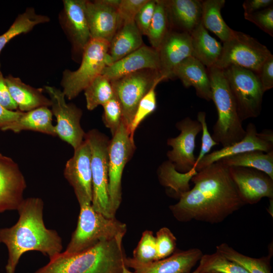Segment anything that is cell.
<instances>
[{"mask_svg": "<svg viewBox=\"0 0 273 273\" xmlns=\"http://www.w3.org/2000/svg\"><path fill=\"white\" fill-rule=\"evenodd\" d=\"M191 180L193 188L181 193L178 202L169 206L173 216L180 222L219 223L245 205L229 167L220 160L198 171Z\"/></svg>", "mask_w": 273, "mask_h": 273, "instance_id": "1", "label": "cell"}, {"mask_svg": "<svg viewBox=\"0 0 273 273\" xmlns=\"http://www.w3.org/2000/svg\"><path fill=\"white\" fill-rule=\"evenodd\" d=\"M17 210L19 219L10 228L0 229V241L7 246V273H15L25 252L36 251L50 259L62 252V241L58 233L46 228L43 217V202L38 197L24 199Z\"/></svg>", "mask_w": 273, "mask_h": 273, "instance_id": "2", "label": "cell"}, {"mask_svg": "<svg viewBox=\"0 0 273 273\" xmlns=\"http://www.w3.org/2000/svg\"><path fill=\"white\" fill-rule=\"evenodd\" d=\"M124 236L102 241L77 254L62 252L34 273H122L127 257L122 245Z\"/></svg>", "mask_w": 273, "mask_h": 273, "instance_id": "3", "label": "cell"}, {"mask_svg": "<svg viewBox=\"0 0 273 273\" xmlns=\"http://www.w3.org/2000/svg\"><path fill=\"white\" fill-rule=\"evenodd\" d=\"M210 79L212 100L217 112V119L211 135L223 147L241 141L246 133L235 102L223 71L215 66L206 68Z\"/></svg>", "mask_w": 273, "mask_h": 273, "instance_id": "4", "label": "cell"}, {"mask_svg": "<svg viewBox=\"0 0 273 273\" xmlns=\"http://www.w3.org/2000/svg\"><path fill=\"white\" fill-rule=\"evenodd\" d=\"M77 226L63 252L72 255L86 251L99 243L125 235V223L115 218H108L94 209L91 203L79 205Z\"/></svg>", "mask_w": 273, "mask_h": 273, "instance_id": "5", "label": "cell"}, {"mask_svg": "<svg viewBox=\"0 0 273 273\" xmlns=\"http://www.w3.org/2000/svg\"><path fill=\"white\" fill-rule=\"evenodd\" d=\"M84 140L88 143L91 152L92 206L106 217L115 218L108 192V152L110 140L96 129L85 133Z\"/></svg>", "mask_w": 273, "mask_h": 273, "instance_id": "6", "label": "cell"}, {"mask_svg": "<svg viewBox=\"0 0 273 273\" xmlns=\"http://www.w3.org/2000/svg\"><path fill=\"white\" fill-rule=\"evenodd\" d=\"M109 42L92 39L85 48L79 68L75 71L66 69L63 72L61 85L65 98H76L106 66V58Z\"/></svg>", "mask_w": 273, "mask_h": 273, "instance_id": "7", "label": "cell"}, {"mask_svg": "<svg viewBox=\"0 0 273 273\" xmlns=\"http://www.w3.org/2000/svg\"><path fill=\"white\" fill-rule=\"evenodd\" d=\"M223 71L241 120L259 116L264 92L256 74L235 65Z\"/></svg>", "mask_w": 273, "mask_h": 273, "instance_id": "8", "label": "cell"}, {"mask_svg": "<svg viewBox=\"0 0 273 273\" xmlns=\"http://www.w3.org/2000/svg\"><path fill=\"white\" fill-rule=\"evenodd\" d=\"M159 71L143 69L111 81L122 109V122L129 133L130 127L142 99L155 84L165 80Z\"/></svg>", "mask_w": 273, "mask_h": 273, "instance_id": "9", "label": "cell"}, {"mask_svg": "<svg viewBox=\"0 0 273 273\" xmlns=\"http://www.w3.org/2000/svg\"><path fill=\"white\" fill-rule=\"evenodd\" d=\"M271 55L268 48L254 37L233 30L230 37L223 42L220 56L214 66L223 70L235 65L256 74Z\"/></svg>", "mask_w": 273, "mask_h": 273, "instance_id": "10", "label": "cell"}, {"mask_svg": "<svg viewBox=\"0 0 273 273\" xmlns=\"http://www.w3.org/2000/svg\"><path fill=\"white\" fill-rule=\"evenodd\" d=\"M135 149L134 141L130 139L129 133L122 121L110 141L108 152V192L112 210L115 214L121 202L123 170Z\"/></svg>", "mask_w": 273, "mask_h": 273, "instance_id": "11", "label": "cell"}, {"mask_svg": "<svg viewBox=\"0 0 273 273\" xmlns=\"http://www.w3.org/2000/svg\"><path fill=\"white\" fill-rule=\"evenodd\" d=\"M44 90L49 96L51 111L56 118L57 136L76 149L83 142L85 135L80 125L82 110L73 103H67L60 89L47 85Z\"/></svg>", "mask_w": 273, "mask_h": 273, "instance_id": "12", "label": "cell"}, {"mask_svg": "<svg viewBox=\"0 0 273 273\" xmlns=\"http://www.w3.org/2000/svg\"><path fill=\"white\" fill-rule=\"evenodd\" d=\"M86 0H64L59 20L71 45L72 58L81 61L83 51L92 39L85 13Z\"/></svg>", "mask_w": 273, "mask_h": 273, "instance_id": "13", "label": "cell"}, {"mask_svg": "<svg viewBox=\"0 0 273 273\" xmlns=\"http://www.w3.org/2000/svg\"><path fill=\"white\" fill-rule=\"evenodd\" d=\"M176 127L180 132L176 137L168 139L167 144L172 147V150L167 152V156L176 170L187 173L194 167L196 160L194 155L196 138L202 127L197 120L189 117L177 122Z\"/></svg>", "mask_w": 273, "mask_h": 273, "instance_id": "14", "label": "cell"}, {"mask_svg": "<svg viewBox=\"0 0 273 273\" xmlns=\"http://www.w3.org/2000/svg\"><path fill=\"white\" fill-rule=\"evenodd\" d=\"M64 175L72 187L79 204L91 203L93 198L91 152L84 140L65 164Z\"/></svg>", "mask_w": 273, "mask_h": 273, "instance_id": "15", "label": "cell"}, {"mask_svg": "<svg viewBox=\"0 0 273 273\" xmlns=\"http://www.w3.org/2000/svg\"><path fill=\"white\" fill-rule=\"evenodd\" d=\"M120 0L86 1L85 13L92 39L110 43L119 28L117 9Z\"/></svg>", "mask_w": 273, "mask_h": 273, "instance_id": "16", "label": "cell"}, {"mask_svg": "<svg viewBox=\"0 0 273 273\" xmlns=\"http://www.w3.org/2000/svg\"><path fill=\"white\" fill-rule=\"evenodd\" d=\"M240 197L245 204H254L264 197L273 198V179L264 172L249 167H229Z\"/></svg>", "mask_w": 273, "mask_h": 273, "instance_id": "17", "label": "cell"}, {"mask_svg": "<svg viewBox=\"0 0 273 273\" xmlns=\"http://www.w3.org/2000/svg\"><path fill=\"white\" fill-rule=\"evenodd\" d=\"M27 185L18 164L0 153V213L17 210Z\"/></svg>", "mask_w": 273, "mask_h": 273, "instance_id": "18", "label": "cell"}, {"mask_svg": "<svg viewBox=\"0 0 273 273\" xmlns=\"http://www.w3.org/2000/svg\"><path fill=\"white\" fill-rule=\"evenodd\" d=\"M203 255L198 248L175 251L169 256L148 263H141L126 257L125 265L134 273H189Z\"/></svg>", "mask_w": 273, "mask_h": 273, "instance_id": "19", "label": "cell"}, {"mask_svg": "<svg viewBox=\"0 0 273 273\" xmlns=\"http://www.w3.org/2000/svg\"><path fill=\"white\" fill-rule=\"evenodd\" d=\"M160 72L165 79H171L174 68L185 59L192 56L191 35L170 30L157 50Z\"/></svg>", "mask_w": 273, "mask_h": 273, "instance_id": "20", "label": "cell"}, {"mask_svg": "<svg viewBox=\"0 0 273 273\" xmlns=\"http://www.w3.org/2000/svg\"><path fill=\"white\" fill-rule=\"evenodd\" d=\"M160 71L158 51L144 44L140 48L120 60L106 66L101 74L112 81L143 69Z\"/></svg>", "mask_w": 273, "mask_h": 273, "instance_id": "21", "label": "cell"}, {"mask_svg": "<svg viewBox=\"0 0 273 273\" xmlns=\"http://www.w3.org/2000/svg\"><path fill=\"white\" fill-rule=\"evenodd\" d=\"M245 131L244 137L239 142L205 155L196 166V171L198 172L225 157L251 151L258 150L266 153L273 151V143L264 141L258 136L254 123H248Z\"/></svg>", "mask_w": 273, "mask_h": 273, "instance_id": "22", "label": "cell"}, {"mask_svg": "<svg viewBox=\"0 0 273 273\" xmlns=\"http://www.w3.org/2000/svg\"><path fill=\"white\" fill-rule=\"evenodd\" d=\"M200 0H165L171 30L190 34L201 22Z\"/></svg>", "mask_w": 273, "mask_h": 273, "instance_id": "23", "label": "cell"}, {"mask_svg": "<svg viewBox=\"0 0 273 273\" xmlns=\"http://www.w3.org/2000/svg\"><path fill=\"white\" fill-rule=\"evenodd\" d=\"M177 77L186 88L193 87L197 96L207 101L212 100L210 79L206 67L192 56L180 62L173 70L172 78Z\"/></svg>", "mask_w": 273, "mask_h": 273, "instance_id": "24", "label": "cell"}, {"mask_svg": "<svg viewBox=\"0 0 273 273\" xmlns=\"http://www.w3.org/2000/svg\"><path fill=\"white\" fill-rule=\"evenodd\" d=\"M142 36L134 21L121 24L110 42L106 58V66L142 47L144 44Z\"/></svg>", "mask_w": 273, "mask_h": 273, "instance_id": "25", "label": "cell"}, {"mask_svg": "<svg viewBox=\"0 0 273 273\" xmlns=\"http://www.w3.org/2000/svg\"><path fill=\"white\" fill-rule=\"evenodd\" d=\"M11 96L19 111L26 112L41 107H50L51 101L42 94L41 88L24 83L20 78L10 74L5 77Z\"/></svg>", "mask_w": 273, "mask_h": 273, "instance_id": "26", "label": "cell"}, {"mask_svg": "<svg viewBox=\"0 0 273 273\" xmlns=\"http://www.w3.org/2000/svg\"><path fill=\"white\" fill-rule=\"evenodd\" d=\"M53 113L48 107H41L22 112L13 122L1 130L19 133L23 130H31L56 136L55 125L53 124Z\"/></svg>", "mask_w": 273, "mask_h": 273, "instance_id": "27", "label": "cell"}, {"mask_svg": "<svg viewBox=\"0 0 273 273\" xmlns=\"http://www.w3.org/2000/svg\"><path fill=\"white\" fill-rule=\"evenodd\" d=\"M190 35L192 56L206 68L215 66L221 53V44L209 34L201 22Z\"/></svg>", "mask_w": 273, "mask_h": 273, "instance_id": "28", "label": "cell"}, {"mask_svg": "<svg viewBox=\"0 0 273 273\" xmlns=\"http://www.w3.org/2000/svg\"><path fill=\"white\" fill-rule=\"evenodd\" d=\"M225 3L224 0H205L202 3L201 23L204 28L214 33L222 42L226 41L233 31L225 22L221 10Z\"/></svg>", "mask_w": 273, "mask_h": 273, "instance_id": "29", "label": "cell"}, {"mask_svg": "<svg viewBox=\"0 0 273 273\" xmlns=\"http://www.w3.org/2000/svg\"><path fill=\"white\" fill-rule=\"evenodd\" d=\"M220 161L228 167H245L261 171L273 179V151L267 153L258 150L248 151Z\"/></svg>", "mask_w": 273, "mask_h": 273, "instance_id": "30", "label": "cell"}, {"mask_svg": "<svg viewBox=\"0 0 273 273\" xmlns=\"http://www.w3.org/2000/svg\"><path fill=\"white\" fill-rule=\"evenodd\" d=\"M49 21L48 16L37 14L33 8H27L23 13L17 16L10 28L0 35V53L8 42L15 36L27 33L35 26Z\"/></svg>", "mask_w": 273, "mask_h": 273, "instance_id": "31", "label": "cell"}, {"mask_svg": "<svg viewBox=\"0 0 273 273\" xmlns=\"http://www.w3.org/2000/svg\"><path fill=\"white\" fill-rule=\"evenodd\" d=\"M216 249V251L241 265L249 273H271L270 258L268 257H249L238 252L225 243L217 246Z\"/></svg>", "mask_w": 273, "mask_h": 273, "instance_id": "32", "label": "cell"}, {"mask_svg": "<svg viewBox=\"0 0 273 273\" xmlns=\"http://www.w3.org/2000/svg\"><path fill=\"white\" fill-rule=\"evenodd\" d=\"M170 30L165 0H156L154 15L146 35L151 47L157 50Z\"/></svg>", "mask_w": 273, "mask_h": 273, "instance_id": "33", "label": "cell"}, {"mask_svg": "<svg viewBox=\"0 0 273 273\" xmlns=\"http://www.w3.org/2000/svg\"><path fill=\"white\" fill-rule=\"evenodd\" d=\"M84 91L86 108L89 110L103 106L115 96L110 80L102 74L96 77Z\"/></svg>", "mask_w": 273, "mask_h": 273, "instance_id": "34", "label": "cell"}, {"mask_svg": "<svg viewBox=\"0 0 273 273\" xmlns=\"http://www.w3.org/2000/svg\"><path fill=\"white\" fill-rule=\"evenodd\" d=\"M160 183L170 187L178 196L190 190L189 181L197 171L194 168L187 173H180L175 169L173 164L169 161L164 162L159 168Z\"/></svg>", "mask_w": 273, "mask_h": 273, "instance_id": "35", "label": "cell"}, {"mask_svg": "<svg viewBox=\"0 0 273 273\" xmlns=\"http://www.w3.org/2000/svg\"><path fill=\"white\" fill-rule=\"evenodd\" d=\"M197 269L200 273H249L243 267L218 252L203 254Z\"/></svg>", "mask_w": 273, "mask_h": 273, "instance_id": "36", "label": "cell"}, {"mask_svg": "<svg viewBox=\"0 0 273 273\" xmlns=\"http://www.w3.org/2000/svg\"><path fill=\"white\" fill-rule=\"evenodd\" d=\"M158 84L154 85L140 102L130 129V139L133 141L134 132L140 123L150 114L153 113L157 106L155 88Z\"/></svg>", "mask_w": 273, "mask_h": 273, "instance_id": "37", "label": "cell"}, {"mask_svg": "<svg viewBox=\"0 0 273 273\" xmlns=\"http://www.w3.org/2000/svg\"><path fill=\"white\" fill-rule=\"evenodd\" d=\"M155 237L149 230L143 232L142 237L133 252V257L136 261L148 263L156 260Z\"/></svg>", "mask_w": 273, "mask_h": 273, "instance_id": "38", "label": "cell"}, {"mask_svg": "<svg viewBox=\"0 0 273 273\" xmlns=\"http://www.w3.org/2000/svg\"><path fill=\"white\" fill-rule=\"evenodd\" d=\"M104 112L103 121L105 125L110 129L113 136L122 121L121 105L115 96L102 106Z\"/></svg>", "mask_w": 273, "mask_h": 273, "instance_id": "39", "label": "cell"}, {"mask_svg": "<svg viewBox=\"0 0 273 273\" xmlns=\"http://www.w3.org/2000/svg\"><path fill=\"white\" fill-rule=\"evenodd\" d=\"M156 260L166 258L174 253L176 245V239L167 228L160 229L155 237Z\"/></svg>", "mask_w": 273, "mask_h": 273, "instance_id": "40", "label": "cell"}, {"mask_svg": "<svg viewBox=\"0 0 273 273\" xmlns=\"http://www.w3.org/2000/svg\"><path fill=\"white\" fill-rule=\"evenodd\" d=\"M246 20L254 23L263 31L273 36V6L257 12L244 14Z\"/></svg>", "mask_w": 273, "mask_h": 273, "instance_id": "41", "label": "cell"}, {"mask_svg": "<svg viewBox=\"0 0 273 273\" xmlns=\"http://www.w3.org/2000/svg\"><path fill=\"white\" fill-rule=\"evenodd\" d=\"M197 120L201 124L202 135L201 138V145L199 154L196 158V162L193 168L196 166L200 160L207 154L209 153L211 148L219 145L213 139L210 135L206 122V114L204 111H200L197 114Z\"/></svg>", "mask_w": 273, "mask_h": 273, "instance_id": "42", "label": "cell"}, {"mask_svg": "<svg viewBox=\"0 0 273 273\" xmlns=\"http://www.w3.org/2000/svg\"><path fill=\"white\" fill-rule=\"evenodd\" d=\"M148 1L120 0L117 9L120 26L124 23L134 21L138 13Z\"/></svg>", "mask_w": 273, "mask_h": 273, "instance_id": "43", "label": "cell"}, {"mask_svg": "<svg viewBox=\"0 0 273 273\" xmlns=\"http://www.w3.org/2000/svg\"><path fill=\"white\" fill-rule=\"evenodd\" d=\"M156 0H148L136 14L134 21L143 35H147L154 15Z\"/></svg>", "mask_w": 273, "mask_h": 273, "instance_id": "44", "label": "cell"}, {"mask_svg": "<svg viewBox=\"0 0 273 273\" xmlns=\"http://www.w3.org/2000/svg\"><path fill=\"white\" fill-rule=\"evenodd\" d=\"M264 92L273 87V55L269 56L256 73Z\"/></svg>", "mask_w": 273, "mask_h": 273, "instance_id": "45", "label": "cell"}, {"mask_svg": "<svg viewBox=\"0 0 273 273\" xmlns=\"http://www.w3.org/2000/svg\"><path fill=\"white\" fill-rule=\"evenodd\" d=\"M0 105L5 109L15 111L18 107L12 99L1 69L0 64Z\"/></svg>", "mask_w": 273, "mask_h": 273, "instance_id": "46", "label": "cell"}, {"mask_svg": "<svg viewBox=\"0 0 273 273\" xmlns=\"http://www.w3.org/2000/svg\"><path fill=\"white\" fill-rule=\"evenodd\" d=\"M272 0H246L242 6L244 14H251L272 5Z\"/></svg>", "mask_w": 273, "mask_h": 273, "instance_id": "47", "label": "cell"}, {"mask_svg": "<svg viewBox=\"0 0 273 273\" xmlns=\"http://www.w3.org/2000/svg\"><path fill=\"white\" fill-rule=\"evenodd\" d=\"M22 112L19 110H7L0 105V129L16 120Z\"/></svg>", "mask_w": 273, "mask_h": 273, "instance_id": "48", "label": "cell"}, {"mask_svg": "<svg viewBox=\"0 0 273 273\" xmlns=\"http://www.w3.org/2000/svg\"><path fill=\"white\" fill-rule=\"evenodd\" d=\"M258 136L262 140L273 143V132L271 130L265 129L258 132Z\"/></svg>", "mask_w": 273, "mask_h": 273, "instance_id": "49", "label": "cell"}, {"mask_svg": "<svg viewBox=\"0 0 273 273\" xmlns=\"http://www.w3.org/2000/svg\"><path fill=\"white\" fill-rule=\"evenodd\" d=\"M122 273H134V272L130 271L126 266H124V267H123Z\"/></svg>", "mask_w": 273, "mask_h": 273, "instance_id": "50", "label": "cell"}, {"mask_svg": "<svg viewBox=\"0 0 273 273\" xmlns=\"http://www.w3.org/2000/svg\"><path fill=\"white\" fill-rule=\"evenodd\" d=\"M189 273H200L197 269H196L194 271Z\"/></svg>", "mask_w": 273, "mask_h": 273, "instance_id": "51", "label": "cell"}, {"mask_svg": "<svg viewBox=\"0 0 273 273\" xmlns=\"http://www.w3.org/2000/svg\"><path fill=\"white\" fill-rule=\"evenodd\" d=\"M210 273H214V272H210Z\"/></svg>", "mask_w": 273, "mask_h": 273, "instance_id": "52", "label": "cell"}, {"mask_svg": "<svg viewBox=\"0 0 273 273\" xmlns=\"http://www.w3.org/2000/svg\"><path fill=\"white\" fill-rule=\"evenodd\" d=\"M0 243H1V241H0Z\"/></svg>", "mask_w": 273, "mask_h": 273, "instance_id": "53", "label": "cell"}]
</instances>
